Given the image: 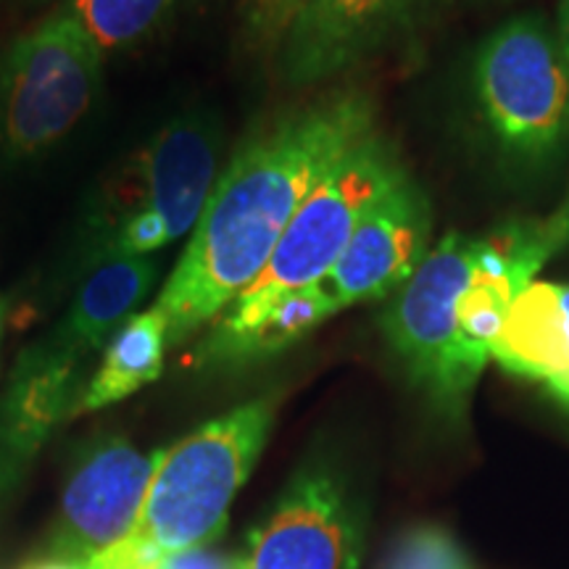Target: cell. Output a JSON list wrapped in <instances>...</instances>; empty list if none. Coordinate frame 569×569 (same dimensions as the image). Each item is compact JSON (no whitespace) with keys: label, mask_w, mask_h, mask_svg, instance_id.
<instances>
[{"label":"cell","mask_w":569,"mask_h":569,"mask_svg":"<svg viewBox=\"0 0 569 569\" xmlns=\"http://www.w3.org/2000/svg\"><path fill=\"white\" fill-rule=\"evenodd\" d=\"M103 59L67 11L0 53V169L38 161L77 132L103 92Z\"/></svg>","instance_id":"8992f818"},{"label":"cell","mask_w":569,"mask_h":569,"mask_svg":"<svg viewBox=\"0 0 569 569\" xmlns=\"http://www.w3.org/2000/svg\"><path fill=\"white\" fill-rule=\"evenodd\" d=\"M298 0H240L246 40L256 51H272L280 42L284 27L290 24Z\"/></svg>","instance_id":"ac0fdd59"},{"label":"cell","mask_w":569,"mask_h":569,"mask_svg":"<svg viewBox=\"0 0 569 569\" xmlns=\"http://www.w3.org/2000/svg\"><path fill=\"white\" fill-rule=\"evenodd\" d=\"M167 348V317L156 306L148 311H138L106 343L101 365L84 382L74 417L109 409L113 403L138 393L140 388L151 386L153 380H159Z\"/></svg>","instance_id":"9a60e30c"},{"label":"cell","mask_w":569,"mask_h":569,"mask_svg":"<svg viewBox=\"0 0 569 569\" xmlns=\"http://www.w3.org/2000/svg\"><path fill=\"white\" fill-rule=\"evenodd\" d=\"M84 367L56 351L46 338L19 353L0 390V503L19 488L61 422L74 417L88 382Z\"/></svg>","instance_id":"7c38bea8"},{"label":"cell","mask_w":569,"mask_h":569,"mask_svg":"<svg viewBox=\"0 0 569 569\" xmlns=\"http://www.w3.org/2000/svg\"><path fill=\"white\" fill-rule=\"evenodd\" d=\"M480 234L448 232L432 243L382 311V336L427 407L446 425L467 419L478 380L461 365L457 301L478 261Z\"/></svg>","instance_id":"52a82bcc"},{"label":"cell","mask_w":569,"mask_h":569,"mask_svg":"<svg viewBox=\"0 0 569 569\" xmlns=\"http://www.w3.org/2000/svg\"><path fill=\"white\" fill-rule=\"evenodd\" d=\"M3 332H6V303L0 298V346H3Z\"/></svg>","instance_id":"603a6c76"},{"label":"cell","mask_w":569,"mask_h":569,"mask_svg":"<svg viewBox=\"0 0 569 569\" xmlns=\"http://www.w3.org/2000/svg\"><path fill=\"white\" fill-rule=\"evenodd\" d=\"M432 203L409 172L361 217L322 288L338 311L388 301L417 272L432 248Z\"/></svg>","instance_id":"8fae6325"},{"label":"cell","mask_w":569,"mask_h":569,"mask_svg":"<svg viewBox=\"0 0 569 569\" xmlns=\"http://www.w3.org/2000/svg\"><path fill=\"white\" fill-rule=\"evenodd\" d=\"M159 569H243V559L198 546V549L167 553Z\"/></svg>","instance_id":"d6986e66"},{"label":"cell","mask_w":569,"mask_h":569,"mask_svg":"<svg viewBox=\"0 0 569 569\" xmlns=\"http://www.w3.org/2000/svg\"><path fill=\"white\" fill-rule=\"evenodd\" d=\"M222 132L206 113H182L163 124L84 219L74 269L142 259L193 234L219 180Z\"/></svg>","instance_id":"7a4b0ae2"},{"label":"cell","mask_w":569,"mask_h":569,"mask_svg":"<svg viewBox=\"0 0 569 569\" xmlns=\"http://www.w3.org/2000/svg\"><path fill=\"white\" fill-rule=\"evenodd\" d=\"M153 467L156 453H142L119 436L84 448L63 486L53 557L90 565L122 543L138 525Z\"/></svg>","instance_id":"30bf717a"},{"label":"cell","mask_w":569,"mask_h":569,"mask_svg":"<svg viewBox=\"0 0 569 569\" xmlns=\"http://www.w3.org/2000/svg\"><path fill=\"white\" fill-rule=\"evenodd\" d=\"M438 0H298L274 48L288 88H315L401 46Z\"/></svg>","instance_id":"9c48e42d"},{"label":"cell","mask_w":569,"mask_h":569,"mask_svg":"<svg viewBox=\"0 0 569 569\" xmlns=\"http://www.w3.org/2000/svg\"><path fill=\"white\" fill-rule=\"evenodd\" d=\"M361 509L332 461L311 459L293 475L248 536L243 569H359Z\"/></svg>","instance_id":"ba28073f"},{"label":"cell","mask_w":569,"mask_h":569,"mask_svg":"<svg viewBox=\"0 0 569 569\" xmlns=\"http://www.w3.org/2000/svg\"><path fill=\"white\" fill-rule=\"evenodd\" d=\"M377 569H478V565L451 530L425 522L403 530Z\"/></svg>","instance_id":"e0dca14e"},{"label":"cell","mask_w":569,"mask_h":569,"mask_svg":"<svg viewBox=\"0 0 569 569\" xmlns=\"http://www.w3.org/2000/svg\"><path fill=\"white\" fill-rule=\"evenodd\" d=\"M156 280H159V264L153 256L119 259L90 269L71 298L67 315L48 332L46 340L69 359L88 365L117 336L119 327L138 315Z\"/></svg>","instance_id":"5bb4252c"},{"label":"cell","mask_w":569,"mask_h":569,"mask_svg":"<svg viewBox=\"0 0 569 569\" xmlns=\"http://www.w3.org/2000/svg\"><path fill=\"white\" fill-rule=\"evenodd\" d=\"M188 0H63L67 11L103 53L151 40Z\"/></svg>","instance_id":"2e32d148"},{"label":"cell","mask_w":569,"mask_h":569,"mask_svg":"<svg viewBox=\"0 0 569 569\" xmlns=\"http://www.w3.org/2000/svg\"><path fill=\"white\" fill-rule=\"evenodd\" d=\"M469 90L490 146L522 174L551 169L569 151V63L549 19H507L480 42Z\"/></svg>","instance_id":"277c9868"},{"label":"cell","mask_w":569,"mask_h":569,"mask_svg":"<svg viewBox=\"0 0 569 569\" xmlns=\"http://www.w3.org/2000/svg\"><path fill=\"white\" fill-rule=\"evenodd\" d=\"M546 222V230L553 238V243L559 246V251H565L569 248V190L565 196V201L557 206V211H551L549 217H543Z\"/></svg>","instance_id":"ffe728a7"},{"label":"cell","mask_w":569,"mask_h":569,"mask_svg":"<svg viewBox=\"0 0 569 569\" xmlns=\"http://www.w3.org/2000/svg\"><path fill=\"white\" fill-rule=\"evenodd\" d=\"M274 393L240 403L156 453L132 538L156 553L209 546L227 528L230 507L259 465L277 419Z\"/></svg>","instance_id":"3957f363"},{"label":"cell","mask_w":569,"mask_h":569,"mask_svg":"<svg viewBox=\"0 0 569 569\" xmlns=\"http://www.w3.org/2000/svg\"><path fill=\"white\" fill-rule=\"evenodd\" d=\"M27 569H88V565H82V561H71V559H48V561H40V565H32Z\"/></svg>","instance_id":"7402d4cb"},{"label":"cell","mask_w":569,"mask_h":569,"mask_svg":"<svg viewBox=\"0 0 569 569\" xmlns=\"http://www.w3.org/2000/svg\"><path fill=\"white\" fill-rule=\"evenodd\" d=\"M403 174L407 167L386 134L375 130L361 140L311 190L284 227L261 274L213 319L203 338L240 336L288 296L322 282L338 264L369 206Z\"/></svg>","instance_id":"5b68a950"},{"label":"cell","mask_w":569,"mask_h":569,"mask_svg":"<svg viewBox=\"0 0 569 569\" xmlns=\"http://www.w3.org/2000/svg\"><path fill=\"white\" fill-rule=\"evenodd\" d=\"M377 127L372 98L338 90L261 127L219 172L156 309L169 348L198 336L251 284L311 190Z\"/></svg>","instance_id":"6da1fadb"},{"label":"cell","mask_w":569,"mask_h":569,"mask_svg":"<svg viewBox=\"0 0 569 569\" xmlns=\"http://www.w3.org/2000/svg\"><path fill=\"white\" fill-rule=\"evenodd\" d=\"M490 359L569 411V282L532 280L511 303Z\"/></svg>","instance_id":"4fadbf2b"},{"label":"cell","mask_w":569,"mask_h":569,"mask_svg":"<svg viewBox=\"0 0 569 569\" xmlns=\"http://www.w3.org/2000/svg\"><path fill=\"white\" fill-rule=\"evenodd\" d=\"M553 32H557L559 48H561V53H565V59L569 63V0H559L557 24H553Z\"/></svg>","instance_id":"44dd1931"}]
</instances>
